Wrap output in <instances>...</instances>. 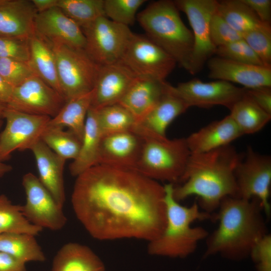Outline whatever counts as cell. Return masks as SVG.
I'll use <instances>...</instances> for the list:
<instances>
[{"instance_id": "74e56055", "label": "cell", "mask_w": 271, "mask_h": 271, "mask_svg": "<svg viewBox=\"0 0 271 271\" xmlns=\"http://www.w3.org/2000/svg\"><path fill=\"white\" fill-rule=\"evenodd\" d=\"M215 54L218 57L238 62L263 66L258 56L243 38L217 47Z\"/></svg>"}, {"instance_id": "8992f818", "label": "cell", "mask_w": 271, "mask_h": 271, "mask_svg": "<svg viewBox=\"0 0 271 271\" xmlns=\"http://www.w3.org/2000/svg\"><path fill=\"white\" fill-rule=\"evenodd\" d=\"M191 153L186 138H144L136 170L157 181L179 183Z\"/></svg>"}, {"instance_id": "d4e9b609", "label": "cell", "mask_w": 271, "mask_h": 271, "mask_svg": "<svg viewBox=\"0 0 271 271\" xmlns=\"http://www.w3.org/2000/svg\"><path fill=\"white\" fill-rule=\"evenodd\" d=\"M52 271H105V267L90 247L69 242L63 245L55 255Z\"/></svg>"}, {"instance_id": "ab89813d", "label": "cell", "mask_w": 271, "mask_h": 271, "mask_svg": "<svg viewBox=\"0 0 271 271\" xmlns=\"http://www.w3.org/2000/svg\"><path fill=\"white\" fill-rule=\"evenodd\" d=\"M210 37L214 46L226 45L242 39V34L233 29L216 12L210 23Z\"/></svg>"}, {"instance_id": "f6af8a7d", "label": "cell", "mask_w": 271, "mask_h": 271, "mask_svg": "<svg viewBox=\"0 0 271 271\" xmlns=\"http://www.w3.org/2000/svg\"><path fill=\"white\" fill-rule=\"evenodd\" d=\"M25 264L12 255L0 251V271H27Z\"/></svg>"}, {"instance_id": "8fae6325", "label": "cell", "mask_w": 271, "mask_h": 271, "mask_svg": "<svg viewBox=\"0 0 271 271\" xmlns=\"http://www.w3.org/2000/svg\"><path fill=\"white\" fill-rule=\"evenodd\" d=\"M237 197L259 200L263 212L269 216L271 207L269 202L271 184V158L247 148L244 160H240L235 170Z\"/></svg>"}, {"instance_id": "d590c367", "label": "cell", "mask_w": 271, "mask_h": 271, "mask_svg": "<svg viewBox=\"0 0 271 271\" xmlns=\"http://www.w3.org/2000/svg\"><path fill=\"white\" fill-rule=\"evenodd\" d=\"M145 0H104L105 16L110 20L122 25H132L138 9Z\"/></svg>"}, {"instance_id": "f35d334b", "label": "cell", "mask_w": 271, "mask_h": 271, "mask_svg": "<svg viewBox=\"0 0 271 271\" xmlns=\"http://www.w3.org/2000/svg\"><path fill=\"white\" fill-rule=\"evenodd\" d=\"M35 75L29 62L0 58V75L14 87Z\"/></svg>"}, {"instance_id": "5bb4252c", "label": "cell", "mask_w": 271, "mask_h": 271, "mask_svg": "<svg viewBox=\"0 0 271 271\" xmlns=\"http://www.w3.org/2000/svg\"><path fill=\"white\" fill-rule=\"evenodd\" d=\"M169 89L189 107L222 105L229 109L245 96L246 92V88L236 87L228 82L217 80L205 82L197 78L179 83L176 86L169 84Z\"/></svg>"}, {"instance_id": "cb8c5ba5", "label": "cell", "mask_w": 271, "mask_h": 271, "mask_svg": "<svg viewBox=\"0 0 271 271\" xmlns=\"http://www.w3.org/2000/svg\"><path fill=\"white\" fill-rule=\"evenodd\" d=\"M242 135L229 114L192 133L186 139L191 153L200 154L229 145Z\"/></svg>"}, {"instance_id": "ffe728a7", "label": "cell", "mask_w": 271, "mask_h": 271, "mask_svg": "<svg viewBox=\"0 0 271 271\" xmlns=\"http://www.w3.org/2000/svg\"><path fill=\"white\" fill-rule=\"evenodd\" d=\"M189 108L184 101L169 90L161 100L136 123L133 130L143 138H167V127Z\"/></svg>"}, {"instance_id": "7402d4cb", "label": "cell", "mask_w": 271, "mask_h": 271, "mask_svg": "<svg viewBox=\"0 0 271 271\" xmlns=\"http://www.w3.org/2000/svg\"><path fill=\"white\" fill-rule=\"evenodd\" d=\"M30 150L35 158L39 179L57 204L63 208L65 201L63 172L66 160L55 153L41 140Z\"/></svg>"}, {"instance_id": "9a60e30c", "label": "cell", "mask_w": 271, "mask_h": 271, "mask_svg": "<svg viewBox=\"0 0 271 271\" xmlns=\"http://www.w3.org/2000/svg\"><path fill=\"white\" fill-rule=\"evenodd\" d=\"M65 102L58 92L35 75L14 88L7 106L25 113L53 118Z\"/></svg>"}, {"instance_id": "5b68a950", "label": "cell", "mask_w": 271, "mask_h": 271, "mask_svg": "<svg viewBox=\"0 0 271 271\" xmlns=\"http://www.w3.org/2000/svg\"><path fill=\"white\" fill-rule=\"evenodd\" d=\"M137 19L146 36L188 71L193 35L182 21L174 1L152 2L137 15Z\"/></svg>"}, {"instance_id": "f546056e", "label": "cell", "mask_w": 271, "mask_h": 271, "mask_svg": "<svg viewBox=\"0 0 271 271\" xmlns=\"http://www.w3.org/2000/svg\"><path fill=\"white\" fill-rule=\"evenodd\" d=\"M229 115L242 134L255 133L270 121L271 114L258 106L245 94L232 106Z\"/></svg>"}, {"instance_id": "52a82bcc", "label": "cell", "mask_w": 271, "mask_h": 271, "mask_svg": "<svg viewBox=\"0 0 271 271\" xmlns=\"http://www.w3.org/2000/svg\"><path fill=\"white\" fill-rule=\"evenodd\" d=\"M48 44L55 55L59 82L66 101L91 92L100 65L84 50L62 44Z\"/></svg>"}, {"instance_id": "ac0fdd59", "label": "cell", "mask_w": 271, "mask_h": 271, "mask_svg": "<svg viewBox=\"0 0 271 271\" xmlns=\"http://www.w3.org/2000/svg\"><path fill=\"white\" fill-rule=\"evenodd\" d=\"M137 77L120 62L100 65L93 89L96 109L119 103Z\"/></svg>"}, {"instance_id": "bcb514c9", "label": "cell", "mask_w": 271, "mask_h": 271, "mask_svg": "<svg viewBox=\"0 0 271 271\" xmlns=\"http://www.w3.org/2000/svg\"><path fill=\"white\" fill-rule=\"evenodd\" d=\"M14 88L0 75V102L7 105L11 98Z\"/></svg>"}, {"instance_id": "4fadbf2b", "label": "cell", "mask_w": 271, "mask_h": 271, "mask_svg": "<svg viewBox=\"0 0 271 271\" xmlns=\"http://www.w3.org/2000/svg\"><path fill=\"white\" fill-rule=\"evenodd\" d=\"M26 201L22 206V213L31 224L42 228L59 230L66 225L67 219L60 206L38 177L32 173L22 178Z\"/></svg>"}, {"instance_id": "7c38bea8", "label": "cell", "mask_w": 271, "mask_h": 271, "mask_svg": "<svg viewBox=\"0 0 271 271\" xmlns=\"http://www.w3.org/2000/svg\"><path fill=\"white\" fill-rule=\"evenodd\" d=\"M3 118L6 119V124L0 133L2 162L9 159L15 151L30 150L41 140L51 117L25 113L7 106Z\"/></svg>"}, {"instance_id": "ba28073f", "label": "cell", "mask_w": 271, "mask_h": 271, "mask_svg": "<svg viewBox=\"0 0 271 271\" xmlns=\"http://www.w3.org/2000/svg\"><path fill=\"white\" fill-rule=\"evenodd\" d=\"M85 38L84 51L97 64L120 62L133 32L128 26L101 17L81 28Z\"/></svg>"}, {"instance_id": "7dc6e473", "label": "cell", "mask_w": 271, "mask_h": 271, "mask_svg": "<svg viewBox=\"0 0 271 271\" xmlns=\"http://www.w3.org/2000/svg\"><path fill=\"white\" fill-rule=\"evenodd\" d=\"M31 1L37 13H39L57 7L58 0H32Z\"/></svg>"}, {"instance_id": "277c9868", "label": "cell", "mask_w": 271, "mask_h": 271, "mask_svg": "<svg viewBox=\"0 0 271 271\" xmlns=\"http://www.w3.org/2000/svg\"><path fill=\"white\" fill-rule=\"evenodd\" d=\"M173 188L171 183L164 185L166 223L160 236L148 242V252L152 255L184 258L192 254L209 234L204 228L192 224L212 220L213 214L201 211L196 202L190 206L182 205L173 196Z\"/></svg>"}, {"instance_id": "7a4b0ae2", "label": "cell", "mask_w": 271, "mask_h": 271, "mask_svg": "<svg viewBox=\"0 0 271 271\" xmlns=\"http://www.w3.org/2000/svg\"><path fill=\"white\" fill-rule=\"evenodd\" d=\"M231 145L208 152L191 154L180 184L174 185L178 202L196 196L203 211L212 214L227 197H236L235 170L240 160Z\"/></svg>"}, {"instance_id": "9c48e42d", "label": "cell", "mask_w": 271, "mask_h": 271, "mask_svg": "<svg viewBox=\"0 0 271 271\" xmlns=\"http://www.w3.org/2000/svg\"><path fill=\"white\" fill-rule=\"evenodd\" d=\"M120 62L138 78L165 81L176 61L146 36L132 33Z\"/></svg>"}, {"instance_id": "30bf717a", "label": "cell", "mask_w": 271, "mask_h": 271, "mask_svg": "<svg viewBox=\"0 0 271 271\" xmlns=\"http://www.w3.org/2000/svg\"><path fill=\"white\" fill-rule=\"evenodd\" d=\"M178 9L185 14L193 30V49L188 72L194 75L215 53L216 48L210 37V23L216 12L218 1L175 0Z\"/></svg>"}, {"instance_id": "d6986e66", "label": "cell", "mask_w": 271, "mask_h": 271, "mask_svg": "<svg viewBox=\"0 0 271 271\" xmlns=\"http://www.w3.org/2000/svg\"><path fill=\"white\" fill-rule=\"evenodd\" d=\"M144 138L133 130L102 136L98 164L136 169Z\"/></svg>"}, {"instance_id": "8d00e7d4", "label": "cell", "mask_w": 271, "mask_h": 271, "mask_svg": "<svg viewBox=\"0 0 271 271\" xmlns=\"http://www.w3.org/2000/svg\"><path fill=\"white\" fill-rule=\"evenodd\" d=\"M243 39L254 51L263 65L271 67V27L270 24L242 34Z\"/></svg>"}, {"instance_id": "4dcf8cb0", "label": "cell", "mask_w": 271, "mask_h": 271, "mask_svg": "<svg viewBox=\"0 0 271 271\" xmlns=\"http://www.w3.org/2000/svg\"><path fill=\"white\" fill-rule=\"evenodd\" d=\"M216 12L233 29L242 34L268 24L262 22L241 0L218 1Z\"/></svg>"}, {"instance_id": "83f0119b", "label": "cell", "mask_w": 271, "mask_h": 271, "mask_svg": "<svg viewBox=\"0 0 271 271\" xmlns=\"http://www.w3.org/2000/svg\"><path fill=\"white\" fill-rule=\"evenodd\" d=\"M29 43V62L36 75L62 96L55 57L51 47L35 34L30 38Z\"/></svg>"}, {"instance_id": "e0dca14e", "label": "cell", "mask_w": 271, "mask_h": 271, "mask_svg": "<svg viewBox=\"0 0 271 271\" xmlns=\"http://www.w3.org/2000/svg\"><path fill=\"white\" fill-rule=\"evenodd\" d=\"M210 78L239 84L246 89L271 87V67L238 62L219 57L207 61Z\"/></svg>"}, {"instance_id": "1f68e13d", "label": "cell", "mask_w": 271, "mask_h": 271, "mask_svg": "<svg viewBox=\"0 0 271 271\" xmlns=\"http://www.w3.org/2000/svg\"><path fill=\"white\" fill-rule=\"evenodd\" d=\"M42 229L27 220L22 213L21 205H14L6 195H0V234L20 233L36 236Z\"/></svg>"}, {"instance_id": "e575fe53", "label": "cell", "mask_w": 271, "mask_h": 271, "mask_svg": "<svg viewBox=\"0 0 271 271\" xmlns=\"http://www.w3.org/2000/svg\"><path fill=\"white\" fill-rule=\"evenodd\" d=\"M57 7L81 28L105 16L104 0H58Z\"/></svg>"}, {"instance_id": "d6a6232c", "label": "cell", "mask_w": 271, "mask_h": 271, "mask_svg": "<svg viewBox=\"0 0 271 271\" xmlns=\"http://www.w3.org/2000/svg\"><path fill=\"white\" fill-rule=\"evenodd\" d=\"M96 109L98 124L102 136L133 130L136 120L120 104H111Z\"/></svg>"}, {"instance_id": "484cf974", "label": "cell", "mask_w": 271, "mask_h": 271, "mask_svg": "<svg viewBox=\"0 0 271 271\" xmlns=\"http://www.w3.org/2000/svg\"><path fill=\"white\" fill-rule=\"evenodd\" d=\"M102 137L97 121V109L91 106L87 112L79 152L69 165V171L72 176L76 177L98 164Z\"/></svg>"}, {"instance_id": "4316f807", "label": "cell", "mask_w": 271, "mask_h": 271, "mask_svg": "<svg viewBox=\"0 0 271 271\" xmlns=\"http://www.w3.org/2000/svg\"><path fill=\"white\" fill-rule=\"evenodd\" d=\"M92 98L93 90L66 101L57 114L51 118L47 126L62 128L67 127L82 141L86 118Z\"/></svg>"}, {"instance_id": "44dd1931", "label": "cell", "mask_w": 271, "mask_h": 271, "mask_svg": "<svg viewBox=\"0 0 271 271\" xmlns=\"http://www.w3.org/2000/svg\"><path fill=\"white\" fill-rule=\"evenodd\" d=\"M37 14L31 1L0 0V37L30 39Z\"/></svg>"}, {"instance_id": "7bdbcfd3", "label": "cell", "mask_w": 271, "mask_h": 271, "mask_svg": "<svg viewBox=\"0 0 271 271\" xmlns=\"http://www.w3.org/2000/svg\"><path fill=\"white\" fill-rule=\"evenodd\" d=\"M271 87L246 89L245 95L258 106L271 114Z\"/></svg>"}, {"instance_id": "c3c4849f", "label": "cell", "mask_w": 271, "mask_h": 271, "mask_svg": "<svg viewBox=\"0 0 271 271\" xmlns=\"http://www.w3.org/2000/svg\"><path fill=\"white\" fill-rule=\"evenodd\" d=\"M2 121L0 120V127L2 125ZM12 169V167L11 166L6 164L0 161V177L10 172Z\"/></svg>"}, {"instance_id": "603a6c76", "label": "cell", "mask_w": 271, "mask_h": 271, "mask_svg": "<svg viewBox=\"0 0 271 271\" xmlns=\"http://www.w3.org/2000/svg\"><path fill=\"white\" fill-rule=\"evenodd\" d=\"M169 85L165 80L137 77L119 103L132 114L137 123L168 92Z\"/></svg>"}, {"instance_id": "ee69618b", "label": "cell", "mask_w": 271, "mask_h": 271, "mask_svg": "<svg viewBox=\"0 0 271 271\" xmlns=\"http://www.w3.org/2000/svg\"><path fill=\"white\" fill-rule=\"evenodd\" d=\"M247 5L263 23L270 24V0H241Z\"/></svg>"}, {"instance_id": "6da1fadb", "label": "cell", "mask_w": 271, "mask_h": 271, "mask_svg": "<svg viewBox=\"0 0 271 271\" xmlns=\"http://www.w3.org/2000/svg\"><path fill=\"white\" fill-rule=\"evenodd\" d=\"M165 196L164 185L135 169L98 164L76 177L71 203L95 239L150 242L166 225Z\"/></svg>"}, {"instance_id": "f1b7e54d", "label": "cell", "mask_w": 271, "mask_h": 271, "mask_svg": "<svg viewBox=\"0 0 271 271\" xmlns=\"http://www.w3.org/2000/svg\"><path fill=\"white\" fill-rule=\"evenodd\" d=\"M0 251L7 253L25 263L30 261L43 262L46 259L35 236L27 233L0 234Z\"/></svg>"}, {"instance_id": "3957f363", "label": "cell", "mask_w": 271, "mask_h": 271, "mask_svg": "<svg viewBox=\"0 0 271 271\" xmlns=\"http://www.w3.org/2000/svg\"><path fill=\"white\" fill-rule=\"evenodd\" d=\"M212 220L217 228L206 238L204 257L220 254L230 259L249 256L257 242L268 233L258 200L227 197L221 202Z\"/></svg>"}, {"instance_id": "681fc988", "label": "cell", "mask_w": 271, "mask_h": 271, "mask_svg": "<svg viewBox=\"0 0 271 271\" xmlns=\"http://www.w3.org/2000/svg\"><path fill=\"white\" fill-rule=\"evenodd\" d=\"M6 107V104L0 102V120L3 118V113Z\"/></svg>"}, {"instance_id": "2e32d148", "label": "cell", "mask_w": 271, "mask_h": 271, "mask_svg": "<svg viewBox=\"0 0 271 271\" xmlns=\"http://www.w3.org/2000/svg\"><path fill=\"white\" fill-rule=\"evenodd\" d=\"M34 28L35 34L48 44L84 50L86 41L81 27L57 7L37 13Z\"/></svg>"}, {"instance_id": "60d3db41", "label": "cell", "mask_w": 271, "mask_h": 271, "mask_svg": "<svg viewBox=\"0 0 271 271\" xmlns=\"http://www.w3.org/2000/svg\"><path fill=\"white\" fill-rule=\"evenodd\" d=\"M29 40L22 38L0 37V58L29 62Z\"/></svg>"}, {"instance_id": "b9f144b4", "label": "cell", "mask_w": 271, "mask_h": 271, "mask_svg": "<svg viewBox=\"0 0 271 271\" xmlns=\"http://www.w3.org/2000/svg\"><path fill=\"white\" fill-rule=\"evenodd\" d=\"M249 256L257 271H271V235L267 233L252 249Z\"/></svg>"}, {"instance_id": "836d02e7", "label": "cell", "mask_w": 271, "mask_h": 271, "mask_svg": "<svg viewBox=\"0 0 271 271\" xmlns=\"http://www.w3.org/2000/svg\"><path fill=\"white\" fill-rule=\"evenodd\" d=\"M41 140L66 161L68 159L75 160L81 145V141L72 131L48 126L43 131Z\"/></svg>"}]
</instances>
